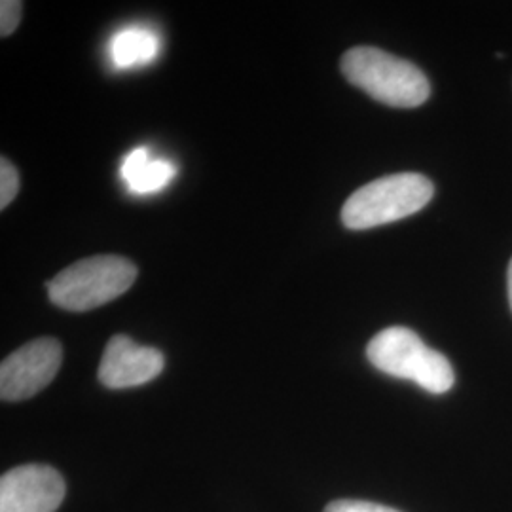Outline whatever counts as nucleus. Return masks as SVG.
I'll use <instances>...</instances> for the list:
<instances>
[{"instance_id":"423d86ee","label":"nucleus","mask_w":512,"mask_h":512,"mask_svg":"<svg viewBox=\"0 0 512 512\" xmlns=\"http://www.w3.org/2000/svg\"><path fill=\"white\" fill-rule=\"evenodd\" d=\"M65 492V480L54 467L19 465L0 478V512H55Z\"/></svg>"},{"instance_id":"ddd939ff","label":"nucleus","mask_w":512,"mask_h":512,"mask_svg":"<svg viewBox=\"0 0 512 512\" xmlns=\"http://www.w3.org/2000/svg\"><path fill=\"white\" fill-rule=\"evenodd\" d=\"M509 302H511L512 308V260L511 264H509Z\"/></svg>"},{"instance_id":"f257e3e1","label":"nucleus","mask_w":512,"mask_h":512,"mask_svg":"<svg viewBox=\"0 0 512 512\" xmlns=\"http://www.w3.org/2000/svg\"><path fill=\"white\" fill-rule=\"evenodd\" d=\"M342 73L372 99L397 109H416L431 93L427 76L414 63L370 46L346 52Z\"/></svg>"},{"instance_id":"f03ea898","label":"nucleus","mask_w":512,"mask_h":512,"mask_svg":"<svg viewBox=\"0 0 512 512\" xmlns=\"http://www.w3.org/2000/svg\"><path fill=\"white\" fill-rule=\"evenodd\" d=\"M366 357L384 374L412 380L433 395L450 391L456 382L450 361L439 351L427 348L414 330L404 327L378 332L366 348Z\"/></svg>"},{"instance_id":"39448f33","label":"nucleus","mask_w":512,"mask_h":512,"mask_svg":"<svg viewBox=\"0 0 512 512\" xmlns=\"http://www.w3.org/2000/svg\"><path fill=\"white\" fill-rule=\"evenodd\" d=\"M63 348L54 338H38L8 355L0 365V397L18 403L35 397L54 382Z\"/></svg>"},{"instance_id":"9b49d317","label":"nucleus","mask_w":512,"mask_h":512,"mask_svg":"<svg viewBox=\"0 0 512 512\" xmlns=\"http://www.w3.org/2000/svg\"><path fill=\"white\" fill-rule=\"evenodd\" d=\"M23 4L16 0H2L0 2V35L8 37L16 31L19 19H21Z\"/></svg>"},{"instance_id":"7ed1b4c3","label":"nucleus","mask_w":512,"mask_h":512,"mask_svg":"<svg viewBox=\"0 0 512 512\" xmlns=\"http://www.w3.org/2000/svg\"><path fill=\"white\" fill-rule=\"evenodd\" d=\"M137 266L124 256L84 258L48 281L50 300L57 308L90 311L105 306L131 289Z\"/></svg>"},{"instance_id":"9d476101","label":"nucleus","mask_w":512,"mask_h":512,"mask_svg":"<svg viewBox=\"0 0 512 512\" xmlns=\"http://www.w3.org/2000/svg\"><path fill=\"white\" fill-rule=\"evenodd\" d=\"M19 192V173L18 169L2 158L0 162V209H6Z\"/></svg>"},{"instance_id":"f8f14e48","label":"nucleus","mask_w":512,"mask_h":512,"mask_svg":"<svg viewBox=\"0 0 512 512\" xmlns=\"http://www.w3.org/2000/svg\"><path fill=\"white\" fill-rule=\"evenodd\" d=\"M325 512H401L378 505V503H370V501H355V499H340V501H332Z\"/></svg>"},{"instance_id":"20e7f679","label":"nucleus","mask_w":512,"mask_h":512,"mask_svg":"<svg viewBox=\"0 0 512 512\" xmlns=\"http://www.w3.org/2000/svg\"><path fill=\"white\" fill-rule=\"evenodd\" d=\"M435 194L433 183L420 173H397L361 186L342 209L349 230H368L421 211Z\"/></svg>"},{"instance_id":"1a4fd4ad","label":"nucleus","mask_w":512,"mask_h":512,"mask_svg":"<svg viewBox=\"0 0 512 512\" xmlns=\"http://www.w3.org/2000/svg\"><path fill=\"white\" fill-rule=\"evenodd\" d=\"M160 38L158 35L143 27L129 25L120 29L110 40V61L116 69H133L152 63L160 54Z\"/></svg>"},{"instance_id":"0eeeda50","label":"nucleus","mask_w":512,"mask_h":512,"mask_svg":"<svg viewBox=\"0 0 512 512\" xmlns=\"http://www.w3.org/2000/svg\"><path fill=\"white\" fill-rule=\"evenodd\" d=\"M164 370V355L158 349L135 344L129 336H112L99 365V382L109 389L145 385Z\"/></svg>"},{"instance_id":"6e6552de","label":"nucleus","mask_w":512,"mask_h":512,"mask_svg":"<svg viewBox=\"0 0 512 512\" xmlns=\"http://www.w3.org/2000/svg\"><path fill=\"white\" fill-rule=\"evenodd\" d=\"M120 175L131 192L152 194L160 192L175 179L177 167L164 158H152L148 148L139 147L126 156L120 167Z\"/></svg>"}]
</instances>
